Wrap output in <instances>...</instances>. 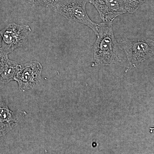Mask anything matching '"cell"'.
Listing matches in <instances>:
<instances>
[{"label":"cell","mask_w":154,"mask_h":154,"mask_svg":"<svg viewBox=\"0 0 154 154\" xmlns=\"http://www.w3.org/2000/svg\"><path fill=\"white\" fill-rule=\"evenodd\" d=\"M97 38L92 47L91 66H109L121 63L124 51L116 39L113 22L98 24Z\"/></svg>","instance_id":"1"},{"label":"cell","mask_w":154,"mask_h":154,"mask_svg":"<svg viewBox=\"0 0 154 154\" xmlns=\"http://www.w3.org/2000/svg\"><path fill=\"white\" fill-rule=\"evenodd\" d=\"M88 0H54V11L70 21L88 26L97 34L98 24L90 19L86 11Z\"/></svg>","instance_id":"2"},{"label":"cell","mask_w":154,"mask_h":154,"mask_svg":"<svg viewBox=\"0 0 154 154\" xmlns=\"http://www.w3.org/2000/svg\"><path fill=\"white\" fill-rule=\"evenodd\" d=\"M120 46L126 54L130 66L135 68L153 55V39L142 38L122 39Z\"/></svg>","instance_id":"3"},{"label":"cell","mask_w":154,"mask_h":154,"mask_svg":"<svg viewBox=\"0 0 154 154\" xmlns=\"http://www.w3.org/2000/svg\"><path fill=\"white\" fill-rule=\"evenodd\" d=\"M31 32L30 26L10 23L0 30L2 52L8 55L26 43L28 35Z\"/></svg>","instance_id":"4"},{"label":"cell","mask_w":154,"mask_h":154,"mask_svg":"<svg viewBox=\"0 0 154 154\" xmlns=\"http://www.w3.org/2000/svg\"><path fill=\"white\" fill-rule=\"evenodd\" d=\"M42 70L41 64L36 61L20 65L14 80L20 91L25 92L36 88L41 81Z\"/></svg>","instance_id":"5"},{"label":"cell","mask_w":154,"mask_h":154,"mask_svg":"<svg viewBox=\"0 0 154 154\" xmlns=\"http://www.w3.org/2000/svg\"><path fill=\"white\" fill-rule=\"evenodd\" d=\"M96 8L103 22H113L120 15L127 14L124 0H88Z\"/></svg>","instance_id":"6"},{"label":"cell","mask_w":154,"mask_h":154,"mask_svg":"<svg viewBox=\"0 0 154 154\" xmlns=\"http://www.w3.org/2000/svg\"><path fill=\"white\" fill-rule=\"evenodd\" d=\"M21 114L9 109L7 102L0 96V137L4 136L17 126Z\"/></svg>","instance_id":"7"},{"label":"cell","mask_w":154,"mask_h":154,"mask_svg":"<svg viewBox=\"0 0 154 154\" xmlns=\"http://www.w3.org/2000/svg\"><path fill=\"white\" fill-rule=\"evenodd\" d=\"M20 65L9 59L8 55L3 54L0 57V83L8 84L14 80Z\"/></svg>","instance_id":"8"},{"label":"cell","mask_w":154,"mask_h":154,"mask_svg":"<svg viewBox=\"0 0 154 154\" xmlns=\"http://www.w3.org/2000/svg\"><path fill=\"white\" fill-rule=\"evenodd\" d=\"M127 13L132 14L139 8L146 0H124Z\"/></svg>","instance_id":"9"},{"label":"cell","mask_w":154,"mask_h":154,"mask_svg":"<svg viewBox=\"0 0 154 154\" xmlns=\"http://www.w3.org/2000/svg\"><path fill=\"white\" fill-rule=\"evenodd\" d=\"M33 5L51 7L54 0H23Z\"/></svg>","instance_id":"10"},{"label":"cell","mask_w":154,"mask_h":154,"mask_svg":"<svg viewBox=\"0 0 154 154\" xmlns=\"http://www.w3.org/2000/svg\"><path fill=\"white\" fill-rule=\"evenodd\" d=\"M3 54H5L3 53L2 52V50H1V37H0V57Z\"/></svg>","instance_id":"11"},{"label":"cell","mask_w":154,"mask_h":154,"mask_svg":"<svg viewBox=\"0 0 154 154\" xmlns=\"http://www.w3.org/2000/svg\"></svg>","instance_id":"12"}]
</instances>
